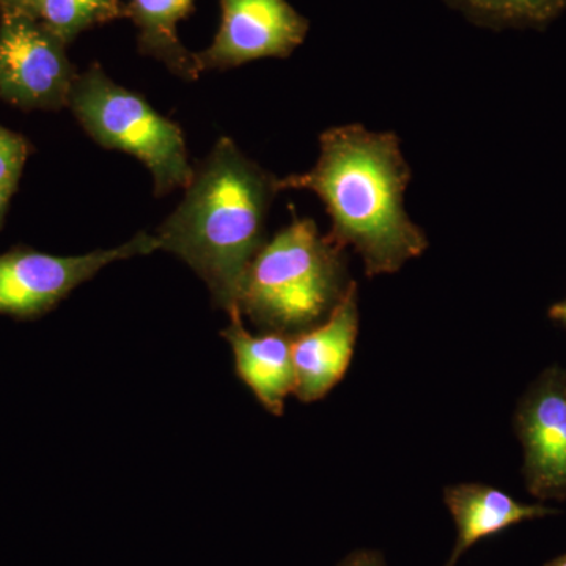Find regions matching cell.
Listing matches in <instances>:
<instances>
[{"label": "cell", "mask_w": 566, "mask_h": 566, "mask_svg": "<svg viewBox=\"0 0 566 566\" xmlns=\"http://www.w3.org/2000/svg\"><path fill=\"white\" fill-rule=\"evenodd\" d=\"M409 181L411 167L397 134L345 125L324 132L315 166L282 178L279 188L316 193L333 221L327 238L352 248L367 277H376L398 273L430 244L405 210Z\"/></svg>", "instance_id": "cell-1"}, {"label": "cell", "mask_w": 566, "mask_h": 566, "mask_svg": "<svg viewBox=\"0 0 566 566\" xmlns=\"http://www.w3.org/2000/svg\"><path fill=\"white\" fill-rule=\"evenodd\" d=\"M181 203L153 234L158 251L191 266L211 293L214 307L238 308L249 264L266 243L268 212L279 178L222 137L193 175Z\"/></svg>", "instance_id": "cell-2"}, {"label": "cell", "mask_w": 566, "mask_h": 566, "mask_svg": "<svg viewBox=\"0 0 566 566\" xmlns=\"http://www.w3.org/2000/svg\"><path fill=\"white\" fill-rule=\"evenodd\" d=\"M352 282L345 249L312 219L294 218L253 256L238 308L259 333L293 338L333 314Z\"/></svg>", "instance_id": "cell-3"}, {"label": "cell", "mask_w": 566, "mask_h": 566, "mask_svg": "<svg viewBox=\"0 0 566 566\" xmlns=\"http://www.w3.org/2000/svg\"><path fill=\"white\" fill-rule=\"evenodd\" d=\"M70 109L96 144L139 159L156 196L186 188L193 167L180 126L158 114L140 95L115 84L98 63L77 74Z\"/></svg>", "instance_id": "cell-4"}, {"label": "cell", "mask_w": 566, "mask_h": 566, "mask_svg": "<svg viewBox=\"0 0 566 566\" xmlns=\"http://www.w3.org/2000/svg\"><path fill=\"white\" fill-rule=\"evenodd\" d=\"M158 251L153 234L139 233L128 243L76 256H57L17 248L0 255V314L36 319L50 314L82 283L111 263Z\"/></svg>", "instance_id": "cell-5"}, {"label": "cell", "mask_w": 566, "mask_h": 566, "mask_svg": "<svg viewBox=\"0 0 566 566\" xmlns=\"http://www.w3.org/2000/svg\"><path fill=\"white\" fill-rule=\"evenodd\" d=\"M66 44L24 10H3L0 21V98L22 109L69 106L77 80Z\"/></svg>", "instance_id": "cell-6"}, {"label": "cell", "mask_w": 566, "mask_h": 566, "mask_svg": "<svg viewBox=\"0 0 566 566\" xmlns=\"http://www.w3.org/2000/svg\"><path fill=\"white\" fill-rule=\"evenodd\" d=\"M221 24L196 54L200 70H229L259 59H286L304 43L308 21L286 0H219Z\"/></svg>", "instance_id": "cell-7"}, {"label": "cell", "mask_w": 566, "mask_h": 566, "mask_svg": "<svg viewBox=\"0 0 566 566\" xmlns=\"http://www.w3.org/2000/svg\"><path fill=\"white\" fill-rule=\"evenodd\" d=\"M515 430L524 450L528 493L539 501L566 497V371L546 368L517 403Z\"/></svg>", "instance_id": "cell-8"}, {"label": "cell", "mask_w": 566, "mask_h": 566, "mask_svg": "<svg viewBox=\"0 0 566 566\" xmlns=\"http://www.w3.org/2000/svg\"><path fill=\"white\" fill-rule=\"evenodd\" d=\"M359 335V292L352 282L344 300L318 326L292 338L294 390L297 400H323L344 379Z\"/></svg>", "instance_id": "cell-9"}, {"label": "cell", "mask_w": 566, "mask_h": 566, "mask_svg": "<svg viewBox=\"0 0 566 566\" xmlns=\"http://www.w3.org/2000/svg\"><path fill=\"white\" fill-rule=\"evenodd\" d=\"M230 323L222 337L232 346L238 378L255 395L260 405L281 417L285 400L294 390L292 337L275 333L251 334L243 314H229Z\"/></svg>", "instance_id": "cell-10"}, {"label": "cell", "mask_w": 566, "mask_h": 566, "mask_svg": "<svg viewBox=\"0 0 566 566\" xmlns=\"http://www.w3.org/2000/svg\"><path fill=\"white\" fill-rule=\"evenodd\" d=\"M444 502L458 531L455 546L444 566H455L482 539L501 534L516 524L558 513L556 509L543 504H524L505 491L483 483L447 486Z\"/></svg>", "instance_id": "cell-11"}, {"label": "cell", "mask_w": 566, "mask_h": 566, "mask_svg": "<svg viewBox=\"0 0 566 566\" xmlns=\"http://www.w3.org/2000/svg\"><path fill=\"white\" fill-rule=\"evenodd\" d=\"M192 3L193 0H129L125 10L139 31L140 51L188 81L202 73L196 54L178 39V24L188 17Z\"/></svg>", "instance_id": "cell-12"}, {"label": "cell", "mask_w": 566, "mask_h": 566, "mask_svg": "<svg viewBox=\"0 0 566 566\" xmlns=\"http://www.w3.org/2000/svg\"><path fill=\"white\" fill-rule=\"evenodd\" d=\"M475 24L493 29H543L566 10V0H446Z\"/></svg>", "instance_id": "cell-13"}, {"label": "cell", "mask_w": 566, "mask_h": 566, "mask_svg": "<svg viewBox=\"0 0 566 566\" xmlns=\"http://www.w3.org/2000/svg\"><path fill=\"white\" fill-rule=\"evenodd\" d=\"M118 0H39L35 17L63 43L96 24L122 17Z\"/></svg>", "instance_id": "cell-14"}, {"label": "cell", "mask_w": 566, "mask_h": 566, "mask_svg": "<svg viewBox=\"0 0 566 566\" xmlns=\"http://www.w3.org/2000/svg\"><path fill=\"white\" fill-rule=\"evenodd\" d=\"M28 155L29 145L24 137L0 126V189L14 192Z\"/></svg>", "instance_id": "cell-15"}, {"label": "cell", "mask_w": 566, "mask_h": 566, "mask_svg": "<svg viewBox=\"0 0 566 566\" xmlns=\"http://www.w3.org/2000/svg\"><path fill=\"white\" fill-rule=\"evenodd\" d=\"M337 566H387V564L379 551L357 549L348 554Z\"/></svg>", "instance_id": "cell-16"}, {"label": "cell", "mask_w": 566, "mask_h": 566, "mask_svg": "<svg viewBox=\"0 0 566 566\" xmlns=\"http://www.w3.org/2000/svg\"><path fill=\"white\" fill-rule=\"evenodd\" d=\"M36 0H0L3 10H24L35 14Z\"/></svg>", "instance_id": "cell-17"}, {"label": "cell", "mask_w": 566, "mask_h": 566, "mask_svg": "<svg viewBox=\"0 0 566 566\" xmlns=\"http://www.w3.org/2000/svg\"><path fill=\"white\" fill-rule=\"evenodd\" d=\"M547 315H549L553 322L562 324L566 329V297L562 300L560 303L554 304L553 307L549 308V312H547Z\"/></svg>", "instance_id": "cell-18"}, {"label": "cell", "mask_w": 566, "mask_h": 566, "mask_svg": "<svg viewBox=\"0 0 566 566\" xmlns=\"http://www.w3.org/2000/svg\"><path fill=\"white\" fill-rule=\"evenodd\" d=\"M11 196H13V193L0 189V226H2L3 216H6L7 207H9Z\"/></svg>", "instance_id": "cell-19"}, {"label": "cell", "mask_w": 566, "mask_h": 566, "mask_svg": "<svg viewBox=\"0 0 566 566\" xmlns=\"http://www.w3.org/2000/svg\"><path fill=\"white\" fill-rule=\"evenodd\" d=\"M543 566H566V554H564V556L553 558V560L547 562V564Z\"/></svg>", "instance_id": "cell-20"}, {"label": "cell", "mask_w": 566, "mask_h": 566, "mask_svg": "<svg viewBox=\"0 0 566 566\" xmlns=\"http://www.w3.org/2000/svg\"><path fill=\"white\" fill-rule=\"evenodd\" d=\"M36 2H39V0H36ZM36 7V6H35Z\"/></svg>", "instance_id": "cell-21"}]
</instances>
